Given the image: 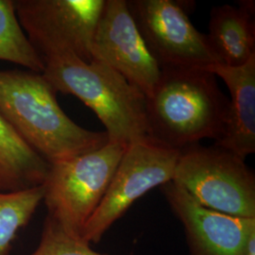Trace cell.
I'll return each mask as SVG.
<instances>
[{"label": "cell", "instance_id": "9", "mask_svg": "<svg viewBox=\"0 0 255 255\" xmlns=\"http://www.w3.org/2000/svg\"><path fill=\"white\" fill-rule=\"evenodd\" d=\"M92 61L123 76L147 97L161 68L141 36L126 0H105L92 43Z\"/></svg>", "mask_w": 255, "mask_h": 255}, {"label": "cell", "instance_id": "2", "mask_svg": "<svg viewBox=\"0 0 255 255\" xmlns=\"http://www.w3.org/2000/svg\"><path fill=\"white\" fill-rule=\"evenodd\" d=\"M229 100L217 76L206 69H163L146 97L147 137L182 150L205 139L222 137Z\"/></svg>", "mask_w": 255, "mask_h": 255}, {"label": "cell", "instance_id": "15", "mask_svg": "<svg viewBox=\"0 0 255 255\" xmlns=\"http://www.w3.org/2000/svg\"><path fill=\"white\" fill-rule=\"evenodd\" d=\"M42 185L13 192L0 191V255H9L19 231L43 201Z\"/></svg>", "mask_w": 255, "mask_h": 255}, {"label": "cell", "instance_id": "10", "mask_svg": "<svg viewBox=\"0 0 255 255\" xmlns=\"http://www.w3.org/2000/svg\"><path fill=\"white\" fill-rule=\"evenodd\" d=\"M160 188L182 224L189 255H244L247 242L255 232V219L206 208L172 181Z\"/></svg>", "mask_w": 255, "mask_h": 255}, {"label": "cell", "instance_id": "17", "mask_svg": "<svg viewBox=\"0 0 255 255\" xmlns=\"http://www.w3.org/2000/svg\"><path fill=\"white\" fill-rule=\"evenodd\" d=\"M244 255H255V232L252 234L247 242Z\"/></svg>", "mask_w": 255, "mask_h": 255}, {"label": "cell", "instance_id": "3", "mask_svg": "<svg viewBox=\"0 0 255 255\" xmlns=\"http://www.w3.org/2000/svg\"><path fill=\"white\" fill-rule=\"evenodd\" d=\"M42 75L56 92L72 95L97 115L109 141L130 144L147 137L146 96L99 61L86 63L69 52L42 56Z\"/></svg>", "mask_w": 255, "mask_h": 255}, {"label": "cell", "instance_id": "8", "mask_svg": "<svg viewBox=\"0 0 255 255\" xmlns=\"http://www.w3.org/2000/svg\"><path fill=\"white\" fill-rule=\"evenodd\" d=\"M105 0H17L19 23L40 56L69 52L92 62V43Z\"/></svg>", "mask_w": 255, "mask_h": 255}, {"label": "cell", "instance_id": "16", "mask_svg": "<svg viewBox=\"0 0 255 255\" xmlns=\"http://www.w3.org/2000/svg\"><path fill=\"white\" fill-rule=\"evenodd\" d=\"M30 255H107L94 251L82 237L68 235L46 217L40 243Z\"/></svg>", "mask_w": 255, "mask_h": 255}, {"label": "cell", "instance_id": "5", "mask_svg": "<svg viewBox=\"0 0 255 255\" xmlns=\"http://www.w3.org/2000/svg\"><path fill=\"white\" fill-rule=\"evenodd\" d=\"M172 182L206 208L255 219V172L227 149L199 144L183 148Z\"/></svg>", "mask_w": 255, "mask_h": 255}, {"label": "cell", "instance_id": "6", "mask_svg": "<svg viewBox=\"0 0 255 255\" xmlns=\"http://www.w3.org/2000/svg\"><path fill=\"white\" fill-rule=\"evenodd\" d=\"M180 152L149 137L128 144L103 200L82 231V239L99 243L135 201L171 182Z\"/></svg>", "mask_w": 255, "mask_h": 255}, {"label": "cell", "instance_id": "4", "mask_svg": "<svg viewBox=\"0 0 255 255\" xmlns=\"http://www.w3.org/2000/svg\"><path fill=\"white\" fill-rule=\"evenodd\" d=\"M128 145L109 141L88 153L49 164L41 184L46 217L68 235L82 237L86 223L105 196Z\"/></svg>", "mask_w": 255, "mask_h": 255}, {"label": "cell", "instance_id": "14", "mask_svg": "<svg viewBox=\"0 0 255 255\" xmlns=\"http://www.w3.org/2000/svg\"><path fill=\"white\" fill-rule=\"evenodd\" d=\"M0 61L42 74L45 64L19 23L14 1L0 0Z\"/></svg>", "mask_w": 255, "mask_h": 255}, {"label": "cell", "instance_id": "7", "mask_svg": "<svg viewBox=\"0 0 255 255\" xmlns=\"http://www.w3.org/2000/svg\"><path fill=\"white\" fill-rule=\"evenodd\" d=\"M128 7L146 47L163 69H206L219 64L207 35L192 24L184 2L130 0Z\"/></svg>", "mask_w": 255, "mask_h": 255}, {"label": "cell", "instance_id": "11", "mask_svg": "<svg viewBox=\"0 0 255 255\" xmlns=\"http://www.w3.org/2000/svg\"><path fill=\"white\" fill-rule=\"evenodd\" d=\"M206 70L225 82L231 94L225 130L215 145L246 159L255 152V56L241 66L217 64Z\"/></svg>", "mask_w": 255, "mask_h": 255}, {"label": "cell", "instance_id": "1", "mask_svg": "<svg viewBox=\"0 0 255 255\" xmlns=\"http://www.w3.org/2000/svg\"><path fill=\"white\" fill-rule=\"evenodd\" d=\"M57 92L42 74L0 69V113L49 164L105 146V131L81 127L60 107Z\"/></svg>", "mask_w": 255, "mask_h": 255}, {"label": "cell", "instance_id": "13", "mask_svg": "<svg viewBox=\"0 0 255 255\" xmlns=\"http://www.w3.org/2000/svg\"><path fill=\"white\" fill-rule=\"evenodd\" d=\"M49 164L27 145L0 113V191L41 185Z\"/></svg>", "mask_w": 255, "mask_h": 255}, {"label": "cell", "instance_id": "12", "mask_svg": "<svg viewBox=\"0 0 255 255\" xmlns=\"http://www.w3.org/2000/svg\"><path fill=\"white\" fill-rule=\"evenodd\" d=\"M238 3L237 7H213L206 34L219 64L232 67L241 66L255 56V1Z\"/></svg>", "mask_w": 255, "mask_h": 255}]
</instances>
